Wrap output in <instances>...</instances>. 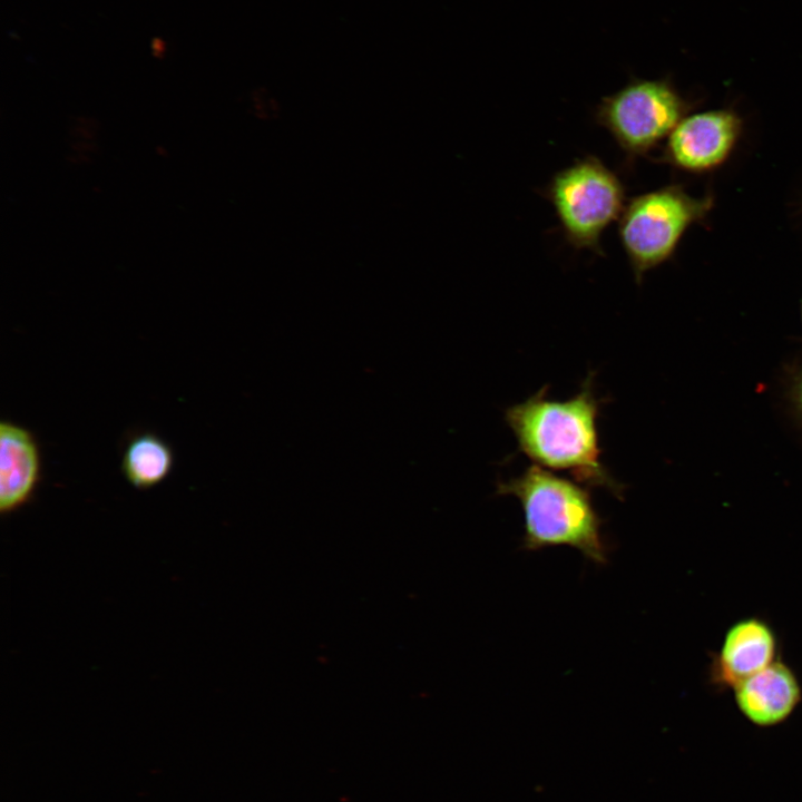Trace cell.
<instances>
[{
	"instance_id": "cell-1",
	"label": "cell",
	"mask_w": 802,
	"mask_h": 802,
	"mask_svg": "<svg viewBox=\"0 0 802 802\" xmlns=\"http://www.w3.org/2000/svg\"><path fill=\"white\" fill-rule=\"evenodd\" d=\"M589 373L571 399H548V385L526 401L509 407L505 419L519 451L536 464L569 472L586 487H602L623 498L624 486L600 460L597 419L603 400L593 389Z\"/></svg>"
},
{
	"instance_id": "cell-2",
	"label": "cell",
	"mask_w": 802,
	"mask_h": 802,
	"mask_svg": "<svg viewBox=\"0 0 802 802\" xmlns=\"http://www.w3.org/2000/svg\"><path fill=\"white\" fill-rule=\"evenodd\" d=\"M496 493L519 500L526 550L568 546L595 564L607 561L603 519L586 488L532 464L520 476L497 482Z\"/></svg>"
},
{
	"instance_id": "cell-3",
	"label": "cell",
	"mask_w": 802,
	"mask_h": 802,
	"mask_svg": "<svg viewBox=\"0 0 802 802\" xmlns=\"http://www.w3.org/2000/svg\"><path fill=\"white\" fill-rule=\"evenodd\" d=\"M713 205L712 195L694 197L681 185L659 187L626 203L618 236L637 283L674 255L686 231L704 221Z\"/></svg>"
},
{
	"instance_id": "cell-4",
	"label": "cell",
	"mask_w": 802,
	"mask_h": 802,
	"mask_svg": "<svg viewBox=\"0 0 802 802\" xmlns=\"http://www.w3.org/2000/svg\"><path fill=\"white\" fill-rule=\"evenodd\" d=\"M544 195L566 241L577 250L603 254L602 235L626 205L619 177L597 157L586 156L557 172Z\"/></svg>"
},
{
	"instance_id": "cell-5",
	"label": "cell",
	"mask_w": 802,
	"mask_h": 802,
	"mask_svg": "<svg viewBox=\"0 0 802 802\" xmlns=\"http://www.w3.org/2000/svg\"><path fill=\"white\" fill-rule=\"evenodd\" d=\"M691 109L666 79H634L598 104L595 118L629 162L667 138Z\"/></svg>"
},
{
	"instance_id": "cell-6",
	"label": "cell",
	"mask_w": 802,
	"mask_h": 802,
	"mask_svg": "<svg viewBox=\"0 0 802 802\" xmlns=\"http://www.w3.org/2000/svg\"><path fill=\"white\" fill-rule=\"evenodd\" d=\"M742 128L741 117L732 109L684 116L668 135L662 160L693 174L713 170L731 156Z\"/></svg>"
},
{
	"instance_id": "cell-7",
	"label": "cell",
	"mask_w": 802,
	"mask_h": 802,
	"mask_svg": "<svg viewBox=\"0 0 802 802\" xmlns=\"http://www.w3.org/2000/svg\"><path fill=\"white\" fill-rule=\"evenodd\" d=\"M777 639L772 627L757 617L734 623L725 633L710 668L713 685L734 687L776 658Z\"/></svg>"
},
{
	"instance_id": "cell-8",
	"label": "cell",
	"mask_w": 802,
	"mask_h": 802,
	"mask_svg": "<svg viewBox=\"0 0 802 802\" xmlns=\"http://www.w3.org/2000/svg\"><path fill=\"white\" fill-rule=\"evenodd\" d=\"M733 691L742 715L760 727L784 722L802 698L798 676L779 659L735 685Z\"/></svg>"
},
{
	"instance_id": "cell-9",
	"label": "cell",
	"mask_w": 802,
	"mask_h": 802,
	"mask_svg": "<svg viewBox=\"0 0 802 802\" xmlns=\"http://www.w3.org/2000/svg\"><path fill=\"white\" fill-rule=\"evenodd\" d=\"M41 479L36 436L10 420L0 423V511L10 515L35 497Z\"/></svg>"
},
{
	"instance_id": "cell-10",
	"label": "cell",
	"mask_w": 802,
	"mask_h": 802,
	"mask_svg": "<svg viewBox=\"0 0 802 802\" xmlns=\"http://www.w3.org/2000/svg\"><path fill=\"white\" fill-rule=\"evenodd\" d=\"M174 467L170 444L151 431L131 436L124 448L120 470L126 481L138 490H147L163 482Z\"/></svg>"
},
{
	"instance_id": "cell-11",
	"label": "cell",
	"mask_w": 802,
	"mask_h": 802,
	"mask_svg": "<svg viewBox=\"0 0 802 802\" xmlns=\"http://www.w3.org/2000/svg\"><path fill=\"white\" fill-rule=\"evenodd\" d=\"M785 391L790 408L802 424V359L790 371Z\"/></svg>"
},
{
	"instance_id": "cell-12",
	"label": "cell",
	"mask_w": 802,
	"mask_h": 802,
	"mask_svg": "<svg viewBox=\"0 0 802 802\" xmlns=\"http://www.w3.org/2000/svg\"><path fill=\"white\" fill-rule=\"evenodd\" d=\"M256 116H260L264 119H271L275 118L280 115L281 105L273 94H271L266 89H260L254 97V105H253Z\"/></svg>"
},
{
	"instance_id": "cell-13",
	"label": "cell",
	"mask_w": 802,
	"mask_h": 802,
	"mask_svg": "<svg viewBox=\"0 0 802 802\" xmlns=\"http://www.w3.org/2000/svg\"><path fill=\"white\" fill-rule=\"evenodd\" d=\"M801 321H802V302H801Z\"/></svg>"
}]
</instances>
